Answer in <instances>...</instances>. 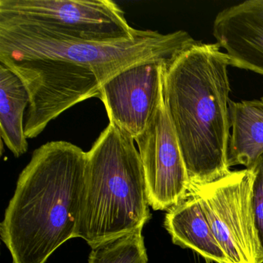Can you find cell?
Wrapping results in <instances>:
<instances>
[{
  "label": "cell",
  "instance_id": "cell-1",
  "mask_svg": "<svg viewBox=\"0 0 263 263\" xmlns=\"http://www.w3.org/2000/svg\"><path fill=\"white\" fill-rule=\"evenodd\" d=\"M196 41L184 30L163 34L151 30L114 41H84L0 19V64L14 72L28 90V139L78 103L98 98L103 86L121 72L167 61Z\"/></svg>",
  "mask_w": 263,
  "mask_h": 263
},
{
  "label": "cell",
  "instance_id": "cell-2",
  "mask_svg": "<svg viewBox=\"0 0 263 263\" xmlns=\"http://www.w3.org/2000/svg\"><path fill=\"white\" fill-rule=\"evenodd\" d=\"M229 67V58L218 44L198 41L164 63V103L191 189L231 172Z\"/></svg>",
  "mask_w": 263,
  "mask_h": 263
},
{
  "label": "cell",
  "instance_id": "cell-3",
  "mask_svg": "<svg viewBox=\"0 0 263 263\" xmlns=\"http://www.w3.org/2000/svg\"><path fill=\"white\" fill-rule=\"evenodd\" d=\"M86 164L87 152L67 141H50L33 152L0 224L13 263H45L77 238Z\"/></svg>",
  "mask_w": 263,
  "mask_h": 263
},
{
  "label": "cell",
  "instance_id": "cell-4",
  "mask_svg": "<svg viewBox=\"0 0 263 263\" xmlns=\"http://www.w3.org/2000/svg\"><path fill=\"white\" fill-rule=\"evenodd\" d=\"M135 141L109 123L87 152L77 238L91 248L142 231L152 218L144 167Z\"/></svg>",
  "mask_w": 263,
  "mask_h": 263
},
{
  "label": "cell",
  "instance_id": "cell-5",
  "mask_svg": "<svg viewBox=\"0 0 263 263\" xmlns=\"http://www.w3.org/2000/svg\"><path fill=\"white\" fill-rule=\"evenodd\" d=\"M253 171L229 172L192 187L217 241L231 263H262L253 209Z\"/></svg>",
  "mask_w": 263,
  "mask_h": 263
},
{
  "label": "cell",
  "instance_id": "cell-6",
  "mask_svg": "<svg viewBox=\"0 0 263 263\" xmlns=\"http://www.w3.org/2000/svg\"><path fill=\"white\" fill-rule=\"evenodd\" d=\"M0 19L84 41H114L138 31L110 0H0Z\"/></svg>",
  "mask_w": 263,
  "mask_h": 263
},
{
  "label": "cell",
  "instance_id": "cell-7",
  "mask_svg": "<svg viewBox=\"0 0 263 263\" xmlns=\"http://www.w3.org/2000/svg\"><path fill=\"white\" fill-rule=\"evenodd\" d=\"M135 142L144 167L149 204L154 210H170L190 193L191 184L163 91L155 115Z\"/></svg>",
  "mask_w": 263,
  "mask_h": 263
},
{
  "label": "cell",
  "instance_id": "cell-8",
  "mask_svg": "<svg viewBox=\"0 0 263 263\" xmlns=\"http://www.w3.org/2000/svg\"><path fill=\"white\" fill-rule=\"evenodd\" d=\"M164 61H152L130 67L107 81L98 98L110 123L136 139L156 111L163 91Z\"/></svg>",
  "mask_w": 263,
  "mask_h": 263
},
{
  "label": "cell",
  "instance_id": "cell-9",
  "mask_svg": "<svg viewBox=\"0 0 263 263\" xmlns=\"http://www.w3.org/2000/svg\"><path fill=\"white\" fill-rule=\"evenodd\" d=\"M212 30L230 67L263 75V0H246L221 10Z\"/></svg>",
  "mask_w": 263,
  "mask_h": 263
},
{
  "label": "cell",
  "instance_id": "cell-10",
  "mask_svg": "<svg viewBox=\"0 0 263 263\" xmlns=\"http://www.w3.org/2000/svg\"><path fill=\"white\" fill-rule=\"evenodd\" d=\"M164 226L176 246L192 249L208 261L231 263L217 241L199 201L192 192L167 211Z\"/></svg>",
  "mask_w": 263,
  "mask_h": 263
},
{
  "label": "cell",
  "instance_id": "cell-11",
  "mask_svg": "<svg viewBox=\"0 0 263 263\" xmlns=\"http://www.w3.org/2000/svg\"><path fill=\"white\" fill-rule=\"evenodd\" d=\"M232 134L228 152L229 167L252 170L263 155V101H229Z\"/></svg>",
  "mask_w": 263,
  "mask_h": 263
},
{
  "label": "cell",
  "instance_id": "cell-12",
  "mask_svg": "<svg viewBox=\"0 0 263 263\" xmlns=\"http://www.w3.org/2000/svg\"><path fill=\"white\" fill-rule=\"evenodd\" d=\"M28 90L21 78L0 64V132L1 138L16 158L28 150L24 114L30 104Z\"/></svg>",
  "mask_w": 263,
  "mask_h": 263
},
{
  "label": "cell",
  "instance_id": "cell-13",
  "mask_svg": "<svg viewBox=\"0 0 263 263\" xmlns=\"http://www.w3.org/2000/svg\"><path fill=\"white\" fill-rule=\"evenodd\" d=\"M142 231L126 234L92 248L89 263H147Z\"/></svg>",
  "mask_w": 263,
  "mask_h": 263
},
{
  "label": "cell",
  "instance_id": "cell-14",
  "mask_svg": "<svg viewBox=\"0 0 263 263\" xmlns=\"http://www.w3.org/2000/svg\"><path fill=\"white\" fill-rule=\"evenodd\" d=\"M253 209L255 224L263 250V155L253 168Z\"/></svg>",
  "mask_w": 263,
  "mask_h": 263
},
{
  "label": "cell",
  "instance_id": "cell-15",
  "mask_svg": "<svg viewBox=\"0 0 263 263\" xmlns=\"http://www.w3.org/2000/svg\"><path fill=\"white\" fill-rule=\"evenodd\" d=\"M260 100H261V101H263V96L261 97V98H260Z\"/></svg>",
  "mask_w": 263,
  "mask_h": 263
},
{
  "label": "cell",
  "instance_id": "cell-16",
  "mask_svg": "<svg viewBox=\"0 0 263 263\" xmlns=\"http://www.w3.org/2000/svg\"><path fill=\"white\" fill-rule=\"evenodd\" d=\"M263 263V262H262Z\"/></svg>",
  "mask_w": 263,
  "mask_h": 263
}]
</instances>
